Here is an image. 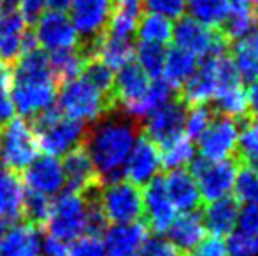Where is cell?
Masks as SVG:
<instances>
[{
  "instance_id": "cell-37",
  "label": "cell",
  "mask_w": 258,
  "mask_h": 256,
  "mask_svg": "<svg viewBox=\"0 0 258 256\" xmlns=\"http://www.w3.org/2000/svg\"><path fill=\"white\" fill-rule=\"evenodd\" d=\"M216 118V113L211 106L207 104H201V106H191L186 111L184 116V135L190 139H199L202 133L206 132V128L213 123V120Z\"/></svg>"
},
{
  "instance_id": "cell-13",
  "label": "cell",
  "mask_w": 258,
  "mask_h": 256,
  "mask_svg": "<svg viewBox=\"0 0 258 256\" xmlns=\"http://www.w3.org/2000/svg\"><path fill=\"white\" fill-rule=\"evenodd\" d=\"M34 37L39 46L46 49L60 51V49H71L79 46V34L76 32L71 18L60 11H49L41 16L35 23Z\"/></svg>"
},
{
  "instance_id": "cell-2",
  "label": "cell",
  "mask_w": 258,
  "mask_h": 256,
  "mask_svg": "<svg viewBox=\"0 0 258 256\" xmlns=\"http://www.w3.org/2000/svg\"><path fill=\"white\" fill-rule=\"evenodd\" d=\"M137 140V128L126 120H105L95 130L86 133V147L100 179L118 181L125 161Z\"/></svg>"
},
{
  "instance_id": "cell-35",
  "label": "cell",
  "mask_w": 258,
  "mask_h": 256,
  "mask_svg": "<svg viewBox=\"0 0 258 256\" xmlns=\"http://www.w3.org/2000/svg\"><path fill=\"white\" fill-rule=\"evenodd\" d=\"M81 77L92 82L97 90H100L105 95L112 97V84H114V74L105 63L100 62L95 56H90L83 67Z\"/></svg>"
},
{
  "instance_id": "cell-16",
  "label": "cell",
  "mask_w": 258,
  "mask_h": 256,
  "mask_svg": "<svg viewBox=\"0 0 258 256\" xmlns=\"http://www.w3.org/2000/svg\"><path fill=\"white\" fill-rule=\"evenodd\" d=\"M218 58H206L204 63L197 67L190 79L181 86L179 100L184 106H201L214 100L216 93L220 92V67Z\"/></svg>"
},
{
  "instance_id": "cell-14",
  "label": "cell",
  "mask_w": 258,
  "mask_h": 256,
  "mask_svg": "<svg viewBox=\"0 0 258 256\" xmlns=\"http://www.w3.org/2000/svg\"><path fill=\"white\" fill-rule=\"evenodd\" d=\"M160 168H162L160 147L146 135H141L134 144L132 151L125 161V167H123V174L126 176V181L134 183L141 188L143 185L153 181L158 176Z\"/></svg>"
},
{
  "instance_id": "cell-36",
  "label": "cell",
  "mask_w": 258,
  "mask_h": 256,
  "mask_svg": "<svg viewBox=\"0 0 258 256\" xmlns=\"http://www.w3.org/2000/svg\"><path fill=\"white\" fill-rule=\"evenodd\" d=\"M51 204L49 197L35 192L25 193V205H23V218L34 226H44L51 212Z\"/></svg>"
},
{
  "instance_id": "cell-29",
  "label": "cell",
  "mask_w": 258,
  "mask_h": 256,
  "mask_svg": "<svg viewBox=\"0 0 258 256\" xmlns=\"http://www.w3.org/2000/svg\"><path fill=\"white\" fill-rule=\"evenodd\" d=\"M86 60H88V56L83 51L81 46L53 51L51 56H49V68H51V74L56 84H65V82L79 77Z\"/></svg>"
},
{
  "instance_id": "cell-8",
  "label": "cell",
  "mask_w": 258,
  "mask_h": 256,
  "mask_svg": "<svg viewBox=\"0 0 258 256\" xmlns=\"http://www.w3.org/2000/svg\"><path fill=\"white\" fill-rule=\"evenodd\" d=\"M172 39L176 48L194 55L195 58H214L223 56L230 42L225 39L221 30L209 28L199 21L188 18H179L172 28Z\"/></svg>"
},
{
  "instance_id": "cell-17",
  "label": "cell",
  "mask_w": 258,
  "mask_h": 256,
  "mask_svg": "<svg viewBox=\"0 0 258 256\" xmlns=\"http://www.w3.org/2000/svg\"><path fill=\"white\" fill-rule=\"evenodd\" d=\"M143 205L144 214H146L144 223H146L148 230H153L155 233L167 232L176 219V209L165 192L162 176H156L153 181L146 185L143 192Z\"/></svg>"
},
{
  "instance_id": "cell-51",
  "label": "cell",
  "mask_w": 258,
  "mask_h": 256,
  "mask_svg": "<svg viewBox=\"0 0 258 256\" xmlns=\"http://www.w3.org/2000/svg\"><path fill=\"white\" fill-rule=\"evenodd\" d=\"M2 235H4V221L0 219V239H2Z\"/></svg>"
},
{
  "instance_id": "cell-3",
  "label": "cell",
  "mask_w": 258,
  "mask_h": 256,
  "mask_svg": "<svg viewBox=\"0 0 258 256\" xmlns=\"http://www.w3.org/2000/svg\"><path fill=\"white\" fill-rule=\"evenodd\" d=\"M32 128L37 135L39 147L54 158L81 146L88 133L83 121L72 120L58 109H48L35 116Z\"/></svg>"
},
{
  "instance_id": "cell-43",
  "label": "cell",
  "mask_w": 258,
  "mask_h": 256,
  "mask_svg": "<svg viewBox=\"0 0 258 256\" xmlns=\"http://www.w3.org/2000/svg\"><path fill=\"white\" fill-rule=\"evenodd\" d=\"M136 256H184L170 240L162 237H148Z\"/></svg>"
},
{
  "instance_id": "cell-42",
  "label": "cell",
  "mask_w": 258,
  "mask_h": 256,
  "mask_svg": "<svg viewBox=\"0 0 258 256\" xmlns=\"http://www.w3.org/2000/svg\"><path fill=\"white\" fill-rule=\"evenodd\" d=\"M14 116V106L11 100V70L9 65L0 63V123H7Z\"/></svg>"
},
{
  "instance_id": "cell-46",
  "label": "cell",
  "mask_w": 258,
  "mask_h": 256,
  "mask_svg": "<svg viewBox=\"0 0 258 256\" xmlns=\"http://www.w3.org/2000/svg\"><path fill=\"white\" fill-rule=\"evenodd\" d=\"M235 228H241L244 232L258 235V204H246L239 211V219Z\"/></svg>"
},
{
  "instance_id": "cell-27",
  "label": "cell",
  "mask_w": 258,
  "mask_h": 256,
  "mask_svg": "<svg viewBox=\"0 0 258 256\" xmlns=\"http://www.w3.org/2000/svg\"><path fill=\"white\" fill-rule=\"evenodd\" d=\"M197 67H199V58H195L194 55H190V53L174 46L165 55V63H163V70H162L163 81L177 93L181 90V86L194 75Z\"/></svg>"
},
{
  "instance_id": "cell-50",
  "label": "cell",
  "mask_w": 258,
  "mask_h": 256,
  "mask_svg": "<svg viewBox=\"0 0 258 256\" xmlns=\"http://www.w3.org/2000/svg\"><path fill=\"white\" fill-rule=\"evenodd\" d=\"M72 4V0H46V6H49L51 11H60L65 13V9H69Z\"/></svg>"
},
{
  "instance_id": "cell-12",
  "label": "cell",
  "mask_w": 258,
  "mask_h": 256,
  "mask_svg": "<svg viewBox=\"0 0 258 256\" xmlns=\"http://www.w3.org/2000/svg\"><path fill=\"white\" fill-rule=\"evenodd\" d=\"M61 167H63L65 183L69 185L71 193L85 197V195L92 192H97L104 185L88 151L83 144L65 154Z\"/></svg>"
},
{
  "instance_id": "cell-20",
  "label": "cell",
  "mask_w": 258,
  "mask_h": 256,
  "mask_svg": "<svg viewBox=\"0 0 258 256\" xmlns=\"http://www.w3.org/2000/svg\"><path fill=\"white\" fill-rule=\"evenodd\" d=\"M148 239V226L144 221L116 225L105 232V256H136Z\"/></svg>"
},
{
  "instance_id": "cell-21",
  "label": "cell",
  "mask_w": 258,
  "mask_h": 256,
  "mask_svg": "<svg viewBox=\"0 0 258 256\" xmlns=\"http://www.w3.org/2000/svg\"><path fill=\"white\" fill-rule=\"evenodd\" d=\"M163 185H165V192L176 211L191 212L201 207V192H199V186L195 183L194 176L186 168L170 170L163 178Z\"/></svg>"
},
{
  "instance_id": "cell-41",
  "label": "cell",
  "mask_w": 258,
  "mask_h": 256,
  "mask_svg": "<svg viewBox=\"0 0 258 256\" xmlns=\"http://www.w3.org/2000/svg\"><path fill=\"white\" fill-rule=\"evenodd\" d=\"M143 6L151 14H158L167 20H177L183 18L186 11V0H143Z\"/></svg>"
},
{
  "instance_id": "cell-28",
  "label": "cell",
  "mask_w": 258,
  "mask_h": 256,
  "mask_svg": "<svg viewBox=\"0 0 258 256\" xmlns=\"http://www.w3.org/2000/svg\"><path fill=\"white\" fill-rule=\"evenodd\" d=\"M230 60L242 82H251L258 77V28L234 42Z\"/></svg>"
},
{
  "instance_id": "cell-4",
  "label": "cell",
  "mask_w": 258,
  "mask_h": 256,
  "mask_svg": "<svg viewBox=\"0 0 258 256\" xmlns=\"http://www.w3.org/2000/svg\"><path fill=\"white\" fill-rule=\"evenodd\" d=\"M116 109L114 99L97 90L81 75L61 84L58 111L78 121H95Z\"/></svg>"
},
{
  "instance_id": "cell-33",
  "label": "cell",
  "mask_w": 258,
  "mask_h": 256,
  "mask_svg": "<svg viewBox=\"0 0 258 256\" xmlns=\"http://www.w3.org/2000/svg\"><path fill=\"white\" fill-rule=\"evenodd\" d=\"M172 28L174 25L170 23V20L148 13L141 16L139 25H137V35L141 42L163 46L172 39Z\"/></svg>"
},
{
  "instance_id": "cell-18",
  "label": "cell",
  "mask_w": 258,
  "mask_h": 256,
  "mask_svg": "<svg viewBox=\"0 0 258 256\" xmlns=\"http://www.w3.org/2000/svg\"><path fill=\"white\" fill-rule=\"evenodd\" d=\"M25 183L30 188V192L41 193V195H54L61 190L65 185V176L61 161L54 156L35 158L27 168H25Z\"/></svg>"
},
{
  "instance_id": "cell-25",
  "label": "cell",
  "mask_w": 258,
  "mask_h": 256,
  "mask_svg": "<svg viewBox=\"0 0 258 256\" xmlns=\"http://www.w3.org/2000/svg\"><path fill=\"white\" fill-rule=\"evenodd\" d=\"M239 211L241 209H239V202L235 200V197H225L221 200L211 202L202 214L206 232H211L220 239L230 235L237 226Z\"/></svg>"
},
{
  "instance_id": "cell-32",
  "label": "cell",
  "mask_w": 258,
  "mask_h": 256,
  "mask_svg": "<svg viewBox=\"0 0 258 256\" xmlns=\"http://www.w3.org/2000/svg\"><path fill=\"white\" fill-rule=\"evenodd\" d=\"M214 113H220V116L235 121L244 120L248 114V97H246V90L242 88V84L221 90L214 97Z\"/></svg>"
},
{
  "instance_id": "cell-22",
  "label": "cell",
  "mask_w": 258,
  "mask_h": 256,
  "mask_svg": "<svg viewBox=\"0 0 258 256\" xmlns=\"http://www.w3.org/2000/svg\"><path fill=\"white\" fill-rule=\"evenodd\" d=\"M42 242L39 228L30 223H18L4 232L0 239V256H41Z\"/></svg>"
},
{
  "instance_id": "cell-23",
  "label": "cell",
  "mask_w": 258,
  "mask_h": 256,
  "mask_svg": "<svg viewBox=\"0 0 258 256\" xmlns=\"http://www.w3.org/2000/svg\"><path fill=\"white\" fill-rule=\"evenodd\" d=\"M169 240L181 251L184 256L191 254L194 249L204 240L206 226L201 212H183L172 221L167 230Z\"/></svg>"
},
{
  "instance_id": "cell-40",
  "label": "cell",
  "mask_w": 258,
  "mask_h": 256,
  "mask_svg": "<svg viewBox=\"0 0 258 256\" xmlns=\"http://www.w3.org/2000/svg\"><path fill=\"white\" fill-rule=\"evenodd\" d=\"M225 246L228 256H258V235L235 228L228 235Z\"/></svg>"
},
{
  "instance_id": "cell-19",
  "label": "cell",
  "mask_w": 258,
  "mask_h": 256,
  "mask_svg": "<svg viewBox=\"0 0 258 256\" xmlns=\"http://www.w3.org/2000/svg\"><path fill=\"white\" fill-rule=\"evenodd\" d=\"M150 86L151 79L144 74L139 65L134 62L125 65L123 68H119L112 84V99L116 107L121 106L123 109H128L139 104L146 97Z\"/></svg>"
},
{
  "instance_id": "cell-45",
  "label": "cell",
  "mask_w": 258,
  "mask_h": 256,
  "mask_svg": "<svg viewBox=\"0 0 258 256\" xmlns=\"http://www.w3.org/2000/svg\"><path fill=\"white\" fill-rule=\"evenodd\" d=\"M46 9V0H20L18 2V13H20L21 20L25 25L35 27L41 16L44 14Z\"/></svg>"
},
{
  "instance_id": "cell-11",
  "label": "cell",
  "mask_w": 258,
  "mask_h": 256,
  "mask_svg": "<svg viewBox=\"0 0 258 256\" xmlns=\"http://www.w3.org/2000/svg\"><path fill=\"white\" fill-rule=\"evenodd\" d=\"M72 25L76 32L92 42L107 30L114 13V0H72Z\"/></svg>"
},
{
  "instance_id": "cell-24",
  "label": "cell",
  "mask_w": 258,
  "mask_h": 256,
  "mask_svg": "<svg viewBox=\"0 0 258 256\" xmlns=\"http://www.w3.org/2000/svg\"><path fill=\"white\" fill-rule=\"evenodd\" d=\"M25 186L21 176L11 168L0 170V219L16 221L23 218Z\"/></svg>"
},
{
  "instance_id": "cell-6",
  "label": "cell",
  "mask_w": 258,
  "mask_h": 256,
  "mask_svg": "<svg viewBox=\"0 0 258 256\" xmlns=\"http://www.w3.org/2000/svg\"><path fill=\"white\" fill-rule=\"evenodd\" d=\"M99 204L107 221L116 225L136 223L143 218V192L130 181H112L99 190Z\"/></svg>"
},
{
  "instance_id": "cell-7",
  "label": "cell",
  "mask_w": 258,
  "mask_h": 256,
  "mask_svg": "<svg viewBox=\"0 0 258 256\" xmlns=\"http://www.w3.org/2000/svg\"><path fill=\"white\" fill-rule=\"evenodd\" d=\"M39 140L32 125L21 118H13L0 132V158L6 168L18 172L28 167L37 158Z\"/></svg>"
},
{
  "instance_id": "cell-31",
  "label": "cell",
  "mask_w": 258,
  "mask_h": 256,
  "mask_svg": "<svg viewBox=\"0 0 258 256\" xmlns=\"http://www.w3.org/2000/svg\"><path fill=\"white\" fill-rule=\"evenodd\" d=\"M195 158V144L184 133L174 137L172 140L160 146V160L162 167L167 170H179L190 165Z\"/></svg>"
},
{
  "instance_id": "cell-15",
  "label": "cell",
  "mask_w": 258,
  "mask_h": 256,
  "mask_svg": "<svg viewBox=\"0 0 258 256\" xmlns=\"http://www.w3.org/2000/svg\"><path fill=\"white\" fill-rule=\"evenodd\" d=\"M184 116H186V106L179 99L170 100L146 118L143 135L153 140L158 147L163 146L174 137L183 133Z\"/></svg>"
},
{
  "instance_id": "cell-49",
  "label": "cell",
  "mask_w": 258,
  "mask_h": 256,
  "mask_svg": "<svg viewBox=\"0 0 258 256\" xmlns=\"http://www.w3.org/2000/svg\"><path fill=\"white\" fill-rule=\"evenodd\" d=\"M246 97H248L249 118H258V77L251 81L248 92H246Z\"/></svg>"
},
{
  "instance_id": "cell-30",
  "label": "cell",
  "mask_w": 258,
  "mask_h": 256,
  "mask_svg": "<svg viewBox=\"0 0 258 256\" xmlns=\"http://www.w3.org/2000/svg\"><path fill=\"white\" fill-rule=\"evenodd\" d=\"M186 11L191 20L220 30L227 21L230 0H186Z\"/></svg>"
},
{
  "instance_id": "cell-5",
  "label": "cell",
  "mask_w": 258,
  "mask_h": 256,
  "mask_svg": "<svg viewBox=\"0 0 258 256\" xmlns=\"http://www.w3.org/2000/svg\"><path fill=\"white\" fill-rule=\"evenodd\" d=\"M239 158L234 160H221V161H211L206 158H194L190 163L191 170H188L194 176L195 183L201 192V198L206 202H216L225 197H230L234 192L235 179L239 172Z\"/></svg>"
},
{
  "instance_id": "cell-9",
  "label": "cell",
  "mask_w": 258,
  "mask_h": 256,
  "mask_svg": "<svg viewBox=\"0 0 258 256\" xmlns=\"http://www.w3.org/2000/svg\"><path fill=\"white\" fill-rule=\"evenodd\" d=\"M48 235L61 242H71L86 230V200L76 193H63L51 204V212L46 221Z\"/></svg>"
},
{
  "instance_id": "cell-26",
  "label": "cell",
  "mask_w": 258,
  "mask_h": 256,
  "mask_svg": "<svg viewBox=\"0 0 258 256\" xmlns=\"http://www.w3.org/2000/svg\"><path fill=\"white\" fill-rule=\"evenodd\" d=\"M258 25V11L253 0H230L227 21L220 28L230 44L246 37Z\"/></svg>"
},
{
  "instance_id": "cell-47",
  "label": "cell",
  "mask_w": 258,
  "mask_h": 256,
  "mask_svg": "<svg viewBox=\"0 0 258 256\" xmlns=\"http://www.w3.org/2000/svg\"><path fill=\"white\" fill-rule=\"evenodd\" d=\"M191 256H228L225 240L220 237H207L194 249Z\"/></svg>"
},
{
  "instance_id": "cell-10",
  "label": "cell",
  "mask_w": 258,
  "mask_h": 256,
  "mask_svg": "<svg viewBox=\"0 0 258 256\" xmlns=\"http://www.w3.org/2000/svg\"><path fill=\"white\" fill-rule=\"evenodd\" d=\"M239 123L225 116H216L206 132L199 137L201 156L211 161L230 160L237 151L239 144Z\"/></svg>"
},
{
  "instance_id": "cell-38",
  "label": "cell",
  "mask_w": 258,
  "mask_h": 256,
  "mask_svg": "<svg viewBox=\"0 0 258 256\" xmlns=\"http://www.w3.org/2000/svg\"><path fill=\"white\" fill-rule=\"evenodd\" d=\"M235 200L246 204H258V172L246 163L239 165L237 179H235Z\"/></svg>"
},
{
  "instance_id": "cell-39",
  "label": "cell",
  "mask_w": 258,
  "mask_h": 256,
  "mask_svg": "<svg viewBox=\"0 0 258 256\" xmlns=\"http://www.w3.org/2000/svg\"><path fill=\"white\" fill-rule=\"evenodd\" d=\"M237 158L242 163L258 158V118H248L242 125V132L239 133Z\"/></svg>"
},
{
  "instance_id": "cell-48",
  "label": "cell",
  "mask_w": 258,
  "mask_h": 256,
  "mask_svg": "<svg viewBox=\"0 0 258 256\" xmlns=\"http://www.w3.org/2000/svg\"><path fill=\"white\" fill-rule=\"evenodd\" d=\"M42 253L44 256H69V246L51 235H46L42 242Z\"/></svg>"
},
{
  "instance_id": "cell-34",
  "label": "cell",
  "mask_w": 258,
  "mask_h": 256,
  "mask_svg": "<svg viewBox=\"0 0 258 256\" xmlns=\"http://www.w3.org/2000/svg\"><path fill=\"white\" fill-rule=\"evenodd\" d=\"M165 48L158 44H148L141 42L136 49L137 65L143 68V72L150 79H158L162 75L163 63H165Z\"/></svg>"
},
{
  "instance_id": "cell-44",
  "label": "cell",
  "mask_w": 258,
  "mask_h": 256,
  "mask_svg": "<svg viewBox=\"0 0 258 256\" xmlns=\"http://www.w3.org/2000/svg\"><path fill=\"white\" fill-rule=\"evenodd\" d=\"M69 256H105L104 242L99 237L81 235L69 247Z\"/></svg>"
},
{
  "instance_id": "cell-1",
  "label": "cell",
  "mask_w": 258,
  "mask_h": 256,
  "mask_svg": "<svg viewBox=\"0 0 258 256\" xmlns=\"http://www.w3.org/2000/svg\"><path fill=\"white\" fill-rule=\"evenodd\" d=\"M49 56L41 46L25 49L16 60L14 74H11V100L14 111L23 116H39L51 109L56 97Z\"/></svg>"
}]
</instances>
